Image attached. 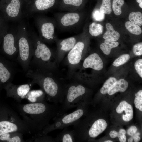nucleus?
Here are the masks:
<instances>
[{
    "label": "nucleus",
    "instance_id": "f257e3e1",
    "mask_svg": "<svg viewBox=\"0 0 142 142\" xmlns=\"http://www.w3.org/2000/svg\"><path fill=\"white\" fill-rule=\"evenodd\" d=\"M28 126L31 134L40 133L49 124L58 113L59 108L54 104H50L45 101L14 105Z\"/></svg>",
    "mask_w": 142,
    "mask_h": 142
},
{
    "label": "nucleus",
    "instance_id": "f03ea898",
    "mask_svg": "<svg viewBox=\"0 0 142 142\" xmlns=\"http://www.w3.org/2000/svg\"><path fill=\"white\" fill-rule=\"evenodd\" d=\"M58 74L39 68H30L26 75L31 79L33 84H38L45 93L49 101L58 105L63 103L66 94L67 83Z\"/></svg>",
    "mask_w": 142,
    "mask_h": 142
},
{
    "label": "nucleus",
    "instance_id": "7ed1b4c3",
    "mask_svg": "<svg viewBox=\"0 0 142 142\" xmlns=\"http://www.w3.org/2000/svg\"><path fill=\"white\" fill-rule=\"evenodd\" d=\"M35 43L29 69H41L58 74L55 51L39 40Z\"/></svg>",
    "mask_w": 142,
    "mask_h": 142
},
{
    "label": "nucleus",
    "instance_id": "20e7f679",
    "mask_svg": "<svg viewBox=\"0 0 142 142\" xmlns=\"http://www.w3.org/2000/svg\"><path fill=\"white\" fill-rule=\"evenodd\" d=\"M86 92V88L81 83L70 80L67 84L65 98L57 116L64 114L67 110L80 104L81 98Z\"/></svg>",
    "mask_w": 142,
    "mask_h": 142
},
{
    "label": "nucleus",
    "instance_id": "39448f33",
    "mask_svg": "<svg viewBox=\"0 0 142 142\" xmlns=\"http://www.w3.org/2000/svg\"><path fill=\"white\" fill-rule=\"evenodd\" d=\"M82 34L81 37L64 60V64L67 66L68 70L66 78L70 80L74 73L80 66L86 43Z\"/></svg>",
    "mask_w": 142,
    "mask_h": 142
},
{
    "label": "nucleus",
    "instance_id": "423d86ee",
    "mask_svg": "<svg viewBox=\"0 0 142 142\" xmlns=\"http://www.w3.org/2000/svg\"><path fill=\"white\" fill-rule=\"evenodd\" d=\"M57 27L62 31H77L82 18L81 10L56 13L54 15Z\"/></svg>",
    "mask_w": 142,
    "mask_h": 142
},
{
    "label": "nucleus",
    "instance_id": "0eeeda50",
    "mask_svg": "<svg viewBox=\"0 0 142 142\" xmlns=\"http://www.w3.org/2000/svg\"><path fill=\"white\" fill-rule=\"evenodd\" d=\"M84 113L83 110L81 107L80 104L79 105L77 106L75 110L70 113L57 116L53 119L54 122L45 126L41 133L42 135H46L55 130L62 129L73 125L79 120Z\"/></svg>",
    "mask_w": 142,
    "mask_h": 142
},
{
    "label": "nucleus",
    "instance_id": "6e6552de",
    "mask_svg": "<svg viewBox=\"0 0 142 142\" xmlns=\"http://www.w3.org/2000/svg\"><path fill=\"white\" fill-rule=\"evenodd\" d=\"M82 35V34H77L64 39H58L56 42V49L55 52L57 64L58 67L60 63L74 47Z\"/></svg>",
    "mask_w": 142,
    "mask_h": 142
},
{
    "label": "nucleus",
    "instance_id": "1a4fd4ad",
    "mask_svg": "<svg viewBox=\"0 0 142 142\" xmlns=\"http://www.w3.org/2000/svg\"><path fill=\"white\" fill-rule=\"evenodd\" d=\"M3 63L0 61V82L7 84L12 82L19 70L15 61H7Z\"/></svg>",
    "mask_w": 142,
    "mask_h": 142
},
{
    "label": "nucleus",
    "instance_id": "9d476101",
    "mask_svg": "<svg viewBox=\"0 0 142 142\" xmlns=\"http://www.w3.org/2000/svg\"><path fill=\"white\" fill-rule=\"evenodd\" d=\"M32 85L31 82L29 84L18 85H14L12 82L9 83L7 84L6 87L7 95L17 102H20L22 99L26 98Z\"/></svg>",
    "mask_w": 142,
    "mask_h": 142
},
{
    "label": "nucleus",
    "instance_id": "9b49d317",
    "mask_svg": "<svg viewBox=\"0 0 142 142\" xmlns=\"http://www.w3.org/2000/svg\"><path fill=\"white\" fill-rule=\"evenodd\" d=\"M57 24L55 19L51 21L45 22L40 27L43 40L49 43L56 42L58 39L55 33Z\"/></svg>",
    "mask_w": 142,
    "mask_h": 142
},
{
    "label": "nucleus",
    "instance_id": "f8f14e48",
    "mask_svg": "<svg viewBox=\"0 0 142 142\" xmlns=\"http://www.w3.org/2000/svg\"><path fill=\"white\" fill-rule=\"evenodd\" d=\"M14 37L12 34H9L4 37L3 48L4 51L12 61H16L18 55V49L15 44Z\"/></svg>",
    "mask_w": 142,
    "mask_h": 142
},
{
    "label": "nucleus",
    "instance_id": "ddd939ff",
    "mask_svg": "<svg viewBox=\"0 0 142 142\" xmlns=\"http://www.w3.org/2000/svg\"><path fill=\"white\" fill-rule=\"evenodd\" d=\"M84 0H58L56 8L60 11H74L81 9Z\"/></svg>",
    "mask_w": 142,
    "mask_h": 142
},
{
    "label": "nucleus",
    "instance_id": "4468645a",
    "mask_svg": "<svg viewBox=\"0 0 142 142\" xmlns=\"http://www.w3.org/2000/svg\"><path fill=\"white\" fill-rule=\"evenodd\" d=\"M83 67L85 68H91L94 70L99 71L103 67V63L101 58L96 53L90 54L84 60Z\"/></svg>",
    "mask_w": 142,
    "mask_h": 142
},
{
    "label": "nucleus",
    "instance_id": "2eb2a0df",
    "mask_svg": "<svg viewBox=\"0 0 142 142\" xmlns=\"http://www.w3.org/2000/svg\"><path fill=\"white\" fill-rule=\"evenodd\" d=\"M107 124L106 121L99 119L95 121L92 124L88 131L90 137L94 138L98 136L106 129Z\"/></svg>",
    "mask_w": 142,
    "mask_h": 142
},
{
    "label": "nucleus",
    "instance_id": "dca6fc26",
    "mask_svg": "<svg viewBox=\"0 0 142 142\" xmlns=\"http://www.w3.org/2000/svg\"><path fill=\"white\" fill-rule=\"evenodd\" d=\"M116 111L119 114L121 113L124 111H125V114H123L122 116L123 120L125 121H129L133 118L132 106L125 101L120 102L116 109Z\"/></svg>",
    "mask_w": 142,
    "mask_h": 142
},
{
    "label": "nucleus",
    "instance_id": "f3484780",
    "mask_svg": "<svg viewBox=\"0 0 142 142\" xmlns=\"http://www.w3.org/2000/svg\"><path fill=\"white\" fill-rule=\"evenodd\" d=\"M128 86V82L125 80L121 79L116 82L110 88L107 93L111 95L118 92H124L127 89Z\"/></svg>",
    "mask_w": 142,
    "mask_h": 142
},
{
    "label": "nucleus",
    "instance_id": "a211bd4d",
    "mask_svg": "<svg viewBox=\"0 0 142 142\" xmlns=\"http://www.w3.org/2000/svg\"><path fill=\"white\" fill-rule=\"evenodd\" d=\"M46 98L45 93L41 89L30 90L26 96V99L31 103H35L45 100Z\"/></svg>",
    "mask_w": 142,
    "mask_h": 142
},
{
    "label": "nucleus",
    "instance_id": "6ab92c4d",
    "mask_svg": "<svg viewBox=\"0 0 142 142\" xmlns=\"http://www.w3.org/2000/svg\"><path fill=\"white\" fill-rule=\"evenodd\" d=\"M23 134L18 132L8 133L0 136V140L8 142H23Z\"/></svg>",
    "mask_w": 142,
    "mask_h": 142
},
{
    "label": "nucleus",
    "instance_id": "aec40b11",
    "mask_svg": "<svg viewBox=\"0 0 142 142\" xmlns=\"http://www.w3.org/2000/svg\"><path fill=\"white\" fill-rule=\"evenodd\" d=\"M58 0H36L35 5L37 9L44 11L57 7Z\"/></svg>",
    "mask_w": 142,
    "mask_h": 142
},
{
    "label": "nucleus",
    "instance_id": "412c9836",
    "mask_svg": "<svg viewBox=\"0 0 142 142\" xmlns=\"http://www.w3.org/2000/svg\"><path fill=\"white\" fill-rule=\"evenodd\" d=\"M106 32L104 34L103 38L105 40L116 41L118 40L120 37V34L117 31L115 30L112 25L109 23L106 24Z\"/></svg>",
    "mask_w": 142,
    "mask_h": 142
},
{
    "label": "nucleus",
    "instance_id": "4be33fe9",
    "mask_svg": "<svg viewBox=\"0 0 142 142\" xmlns=\"http://www.w3.org/2000/svg\"><path fill=\"white\" fill-rule=\"evenodd\" d=\"M20 7L19 0H11V3L6 8V11L9 16L14 17L18 15Z\"/></svg>",
    "mask_w": 142,
    "mask_h": 142
},
{
    "label": "nucleus",
    "instance_id": "5701e85b",
    "mask_svg": "<svg viewBox=\"0 0 142 142\" xmlns=\"http://www.w3.org/2000/svg\"><path fill=\"white\" fill-rule=\"evenodd\" d=\"M54 141L62 142H75V140L73 130L69 131L64 129L54 139Z\"/></svg>",
    "mask_w": 142,
    "mask_h": 142
},
{
    "label": "nucleus",
    "instance_id": "b1692460",
    "mask_svg": "<svg viewBox=\"0 0 142 142\" xmlns=\"http://www.w3.org/2000/svg\"><path fill=\"white\" fill-rule=\"evenodd\" d=\"M119 44V43L116 41L105 40L104 43L101 44L100 48L104 54L108 55L110 54L111 49L116 47Z\"/></svg>",
    "mask_w": 142,
    "mask_h": 142
},
{
    "label": "nucleus",
    "instance_id": "393cba45",
    "mask_svg": "<svg viewBox=\"0 0 142 142\" xmlns=\"http://www.w3.org/2000/svg\"><path fill=\"white\" fill-rule=\"evenodd\" d=\"M103 26L101 25L93 22L89 26V32L91 35L96 37L102 34L103 32Z\"/></svg>",
    "mask_w": 142,
    "mask_h": 142
},
{
    "label": "nucleus",
    "instance_id": "a878e982",
    "mask_svg": "<svg viewBox=\"0 0 142 142\" xmlns=\"http://www.w3.org/2000/svg\"><path fill=\"white\" fill-rule=\"evenodd\" d=\"M126 29L132 34L139 35L142 33V30L140 27L130 21L126 22L125 23Z\"/></svg>",
    "mask_w": 142,
    "mask_h": 142
},
{
    "label": "nucleus",
    "instance_id": "bb28decb",
    "mask_svg": "<svg viewBox=\"0 0 142 142\" xmlns=\"http://www.w3.org/2000/svg\"><path fill=\"white\" fill-rule=\"evenodd\" d=\"M130 21L139 26L142 25V14L140 12H133L129 15Z\"/></svg>",
    "mask_w": 142,
    "mask_h": 142
},
{
    "label": "nucleus",
    "instance_id": "cd10ccee",
    "mask_svg": "<svg viewBox=\"0 0 142 142\" xmlns=\"http://www.w3.org/2000/svg\"><path fill=\"white\" fill-rule=\"evenodd\" d=\"M117 79L115 77H111L108 79L104 83L100 89V92L103 94L107 93L108 89L116 82Z\"/></svg>",
    "mask_w": 142,
    "mask_h": 142
},
{
    "label": "nucleus",
    "instance_id": "c85d7f7f",
    "mask_svg": "<svg viewBox=\"0 0 142 142\" xmlns=\"http://www.w3.org/2000/svg\"><path fill=\"white\" fill-rule=\"evenodd\" d=\"M124 3V0H113L112 9L114 14L116 15H119L122 13L121 7Z\"/></svg>",
    "mask_w": 142,
    "mask_h": 142
},
{
    "label": "nucleus",
    "instance_id": "c756f323",
    "mask_svg": "<svg viewBox=\"0 0 142 142\" xmlns=\"http://www.w3.org/2000/svg\"><path fill=\"white\" fill-rule=\"evenodd\" d=\"M99 10L101 12L105 14H110L112 12L111 0H102V4Z\"/></svg>",
    "mask_w": 142,
    "mask_h": 142
},
{
    "label": "nucleus",
    "instance_id": "7c9ffc66",
    "mask_svg": "<svg viewBox=\"0 0 142 142\" xmlns=\"http://www.w3.org/2000/svg\"><path fill=\"white\" fill-rule=\"evenodd\" d=\"M130 58L128 54H123L116 59L113 62L112 65L115 67H119L126 63Z\"/></svg>",
    "mask_w": 142,
    "mask_h": 142
},
{
    "label": "nucleus",
    "instance_id": "2f4dec72",
    "mask_svg": "<svg viewBox=\"0 0 142 142\" xmlns=\"http://www.w3.org/2000/svg\"><path fill=\"white\" fill-rule=\"evenodd\" d=\"M134 103L136 108L142 111V90L139 91L136 95Z\"/></svg>",
    "mask_w": 142,
    "mask_h": 142
},
{
    "label": "nucleus",
    "instance_id": "473e14b6",
    "mask_svg": "<svg viewBox=\"0 0 142 142\" xmlns=\"http://www.w3.org/2000/svg\"><path fill=\"white\" fill-rule=\"evenodd\" d=\"M92 16L93 18L97 21H102L105 18V14L98 9H94L92 13Z\"/></svg>",
    "mask_w": 142,
    "mask_h": 142
},
{
    "label": "nucleus",
    "instance_id": "72a5a7b5",
    "mask_svg": "<svg viewBox=\"0 0 142 142\" xmlns=\"http://www.w3.org/2000/svg\"><path fill=\"white\" fill-rule=\"evenodd\" d=\"M134 67L140 77L142 78V59H140L136 60L134 63Z\"/></svg>",
    "mask_w": 142,
    "mask_h": 142
},
{
    "label": "nucleus",
    "instance_id": "f704fd0d",
    "mask_svg": "<svg viewBox=\"0 0 142 142\" xmlns=\"http://www.w3.org/2000/svg\"><path fill=\"white\" fill-rule=\"evenodd\" d=\"M133 51L134 54L136 56H140L142 55V42L135 44L133 47Z\"/></svg>",
    "mask_w": 142,
    "mask_h": 142
},
{
    "label": "nucleus",
    "instance_id": "c9c22d12",
    "mask_svg": "<svg viewBox=\"0 0 142 142\" xmlns=\"http://www.w3.org/2000/svg\"><path fill=\"white\" fill-rule=\"evenodd\" d=\"M137 128L135 126H132L128 130L127 133L130 135L133 136L137 132Z\"/></svg>",
    "mask_w": 142,
    "mask_h": 142
},
{
    "label": "nucleus",
    "instance_id": "e433bc0d",
    "mask_svg": "<svg viewBox=\"0 0 142 142\" xmlns=\"http://www.w3.org/2000/svg\"><path fill=\"white\" fill-rule=\"evenodd\" d=\"M109 135L112 138H115L117 137L119 138L120 136L119 132H118L115 130L111 131L109 133Z\"/></svg>",
    "mask_w": 142,
    "mask_h": 142
},
{
    "label": "nucleus",
    "instance_id": "4c0bfd02",
    "mask_svg": "<svg viewBox=\"0 0 142 142\" xmlns=\"http://www.w3.org/2000/svg\"><path fill=\"white\" fill-rule=\"evenodd\" d=\"M140 135V133L138 132L136 133L133 136V139H134V142H139L140 140V138L139 136Z\"/></svg>",
    "mask_w": 142,
    "mask_h": 142
},
{
    "label": "nucleus",
    "instance_id": "58836bf2",
    "mask_svg": "<svg viewBox=\"0 0 142 142\" xmlns=\"http://www.w3.org/2000/svg\"><path fill=\"white\" fill-rule=\"evenodd\" d=\"M119 140L120 142H125L126 141V137L125 135H123L119 138Z\"/></svg>",
    "mask_w": 142,
    "mask_h": 142
},
{
    "label": "nucleus",
    "instance_id": "ea45409f",
    "mask_svg": "<svg viewBox=\"0 0 142 142\" xmlns=\"http://www.w3.org/2000/svg\"><path fill=\"white\" fill-rule=\"evenodd\" d=\"M133 138L132 137L129 138L128 139V142H132L133 140Z\"/></svg>",
    "mask_w": 142,
    "mask_h": 142
},
{
    "label": "nucleus",
    "instance_id": "a19ab883",
    "mask_svg": "<svg viewBox=\"0 0 142 142\" xmlns=\"http://www.w3.org/2000/svg\"><path fill=\"white\" fill-rule=\"evenodd\" d=\"M139 6L141 8H142V2H141L139 3Z\"/></svg>",
    "mask_w": 142,
    "mask_h": 142
},
{
    "label": "nucleus",
    "instance_id": "79ce46f5",
    "mask_svg": "<svg viewBox=\"0 0 142 142\" xmlns=\"http://www.w3.org/2000/svg\"><path fill=\"white\" fill-rule=\"evenodd\" d=\"M137 2L138 3H140L142 2V0H136Z\"/></svg>",
    "mask_w": 142,
    "mask_h": 142
},
{
    "label": "nucleus",
    "instance_id": "37998d69",
    "mask_svg": "<svg viewBox=\"0 0 142 142\" xmlns=\"http://www.w3.org/2000/svg\"><path fill=\"white\" fill-rule=\"evenodd\" d=\"M104 142H112L113 141L111 140H107L105 141Z\"/></svg>",
    "mask_w": 142,
    "mask_h": 142
}]
</instances>
